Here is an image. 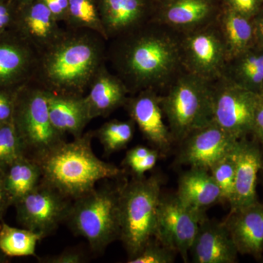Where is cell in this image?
<instances>
[{"label": "cell", "mask_w": 263, "mask_h": 263, "mask_svg": "<svg viewBox=\"0 0 263 263\" xmlns=\"http://www.w3.org/2000/svg\"><path fill=\"white\" fill-rule=\"evenodd\" d=\"M107 60L130 95L165 89L183 70L181 34L150 21L111 40Z\"/></svg>", "instance_id": "obj_1"}, {"label": "cell", "mask_w": 263, "mask_h": 263, "mask_svg": "<svg viewBox=\"0 0 263 263\" xmlns=\"http://www.w3.org/2000/svg\"><path fill=\"white\" fill-rule=\"evenodd\" d=\"M107 42L87 29H64L56 42L40 53L33 80L50 92L85 96L106 63Z\"/></svg>", "instance_id": "obj_2"}, {"label": "cell", "mask_w": 263, "mask_h": 263, "mask_svg": "<svg viewBox=\"0 0 263 263\" xmlns=\"http://www.w3.org/2000/svg\"><path fill=\"white\" fill-rule=\"evenodd\" d=\"M93 131L64 142L38 161L41 181L72 200L95 190L101 180L115 179L123 171L99 159L91 148Z\"/></svg>", "instance_id": "obj_3"}, {"label": "cell", "mask_w": 263, "mask_h": 263, "mask_svg": "<svg viewBox=\"0 0 263 263\" xmlns=\"http://www.w3.org/2000/svg\"><path fill=\"white\" fill-rule=\"evenodd\" d=\"M161 195L160 178L136 177L120 187V238L128 259L155 238Z\"/></svg>", "instance_id": "obj_4"}, {"label": "cell", "mask_w": 263, "mask_h": 263, "mask_svg": "<svg viewBox=\"0 0 263 263\" xmlns=\"http://www.w3.org/2000/svg\"><path fill=\"white\" fill-rule=\"evenodd\" d=\"M165 89L161 105L174 141L212 122V82L183 70Z\"/></svg>", "instance_id": "obj_5"}, {"label": "cell", "mask_w": 263, "mask_h": 263, "mask_svg": "<svg viewBox=\"0 0 263 263\" xmlns=\"http://www.w3.org/2000/svg\"><path fill=\"white\" fill-rule=\"evenodd\" d=\"M13 122L24 156L37 162L65 141L51 122L47 91L34 80L17 90Z\"/></svg>", "instance_id": "obj_6"}, {"label": "cell", "mask_w": 263, "mask_h": 263, "mask_svg": "<svg viewBox=\"0 0 263 263\" xmlns=\"http://www.w3.org/2000/svg\"><path fill=\"white\" fill-rule=\"evenodd\" d=\"M120 188H95L74 200L67 221L91 249L101 252L120 236Z\"/></svg>", "instance_id": "obj_7"}, {"label": "cell", "mask_w": 263, "mask_h": 263, "mask_svg": "<svg viewBox=\"0 0 263 263\" xmlns=\"http://www.w3.org/2000/svg\"><path fill=\"white\" fill-rule=\"evenodd\" d=\"M213 121L235 140L251 136L259 95L224 76L212 82Z\"/></svg>", "instance_id": "obj_8"}, {"label": "cell", "mask_w": 263, "mask_h": 263, "mask_svg": "<svg viewBox=\"0 0 263 263\" xmlns=\"http://www.w3.org/2000/svg\"><path fill=\"white\" fill-rule=\"evenodd\" d=\"M180 34L183 70L209 82L223 76L229 57L216 22Z\"/></svg>", "instance_id": "obj_9"}, {"label": "cell", "mask_w": 263, "mask_h": 263, "mask_svg": "<svg viewBox=\"0 0 263 263\" xmlns=\"http://www.w3.org/2000/svg\"><path fill=\"white\" fill-rule=\"evenodd\" d=\"M206 218L204 211L189 206L177 195H161L157 212L155 238L188 260L200 223Z\"/></svg>", "instance_id": "obj_10"}, {"label": "cell", "mask_w": 263, "mask_h": 263, "mask_svg": "<svg viewBox=\"0 0 263 263\" xmlns=\"http://www.w3.org/2000/svg\"><path fill=\"white\" fill-rule=\"evenodd\" d=\"M72 203L71 199L41 181L13 206L17 221L22 228L46 238L67 220Z\"/></svg>", "instance_id": "obj_11"}, {"label": "cell", "mask_w": 263, "mask_h": 263, "mask_svg": "<svg viewBox=\"0 0 263 263\" xmlns=\"http://www.w3.org/2000/svg\"><path fill=\"white\" fill-rule=\"evenodd\" d=\"M152 22L183 34L214 23L221 0H155Z\"/></svg>", "instance_id": "obj_12"}, {"label": "cell", "mask_w": 263, "mask_h": 263, "mask_svg": "<svg viewBox=\"0 0 263 263\" xmlns=\"http://www.w3.org/2000/svg\"><path fill=\"white\" fill-rule=\"evenodd\" d=\"M39 53L10 29L0 34V89L17 91L33 80Z\"/></svg>", "instance_id": "obj_13"}, {"label": "cell", "mask_w": 263, "mask_h": 263, "mask_svg": "<svg viewBox=\"0 0 263 263\" xmlns=\"http://www.w3.org/2000/svg\"><path fill=\"white\" fill-rule=\"evenodd\" d=\"M126 103L128 114L138 126L145 139L159 152L165 153L174 141L168 126L164 122L161 96L153 89L131 95Z\"/></svg>", "instance_id": "obj_14"}, {"label": "cell", "mask_w": 263, "mask_h": 263, "mask_svg": "<svg viewBox=\"0 0 263 263\" xmlns=\"http://www.w3.org/2000/svg\"><path fill=\"white\" fill-rule=\"evenodd\" d=\"M238 141L212 121L183 140L180 162L209 171L213 164L234 148Z\"/></svg>", "instance_id": "obj_15"}, {"label": "cell", "mask_w": 263, "mask_h": 263, "mask_svg": "<svg viewBox=\"0 0 263 263\" xmlns=\"http://www.w3.org/2000/svg\"><path fill=\"white\" fill-rule=\"evenodd\" d=\"M12 29L40 54L56 42L65 29L41 0H32L18 7Z\"/></svg>", "instance_id": "obj_16"}, {"label": "cell", "mask_w": 263, "mask_h": 263, "mask_svg": "<svg viewBox=\"0 0 263 263\" xmlns=\"http://www.w3.org/2000/svg\"><path fill=\"white\" fill-rule=\"evenodd\" d=\"M100 17L108 41L152 20L155 0H98Z\"/></svg>", "instance_id": "obj_17"}, {"label": "cell", "mask_w": 263, "mask_h": 263, "mask_svg": "<svg viewBox=\"0 0 263 263\" xmlns=\"http://www.w3.org/2000/svg\"><path fill=\"white\" fill-rule=\"evenodd\" d=\"M262 146L252 138H242L236 146L234 191L230 211L258 201L257 182L262 167Z\"/></svg>", "instance_id": "obj_18"}, {"label": "cell", "mask_w": 263, "mask_h": 263, "mask_svg": "<svg viewBox=\"0 0 263 263\" xmlns=\"http://www.w3.org/2000/svg\"><path fill=\"white\" fill-rule=\"evenodd\" d=\"M238 253L257 259L263 254V202L230 211L223 221Z\"/></svg>", "instance_id": "obj_19"}, {"label": "cell", "mask_w": 263, "mask_h": 263, "mask_svg": "<svg viewBox=\"0 0 263 263\" xmlns=\"http://www.w3.org/2000/svg\"><path fill=\"white\" fill-rule=\"evenodd\" d=\"M190 254L195 263H234L239 253L224 222L205 218L199 226Z\"/></svg>", "instance_id": "obj_20"}, {"label": "cell", "mask_w": 263, "mask_h": 263, "mask_svg": "<svg viewBox=\"0 0 263 263\" xmlns=\"http://www.w3.org/2000/svg\"><path fill=\"white\" fill-rule=\"evenodd\" d=\"M129 95L122 79L110 72L106 63L104 64L91 81L88 94L84 96L91 120L108 117L114 110L124 106Z\"/></svg>", "instance_id": "obj_21"}, {"label": "cell", "mask_w": 263, "mask_h": 263, "mask_svg": "<svg viewBox=\"0 0 263 263\" xmlns=\"http://www.w3.org/2000/svg\"><path fill=\"white\" fill-rule=\"evenodd\" d=\"M48 107L53 127L62 136L78 138L91 120L84 96L56 94L47 91Z\"/></svg>", "instance_id": "obj_22"}, {"label": "cell", "mask_w": 263, "mask_h": 263, "mask_svg": "<svg viewBox=\"0 0 263 263\" xmlns=\"http://www.w3.org/2000/svg\"><path fill=\"white\" fill-rule=\"evenodd\" d=\"M176 195L183 203L204 211L223 202L219 188L209 170L191 167L180 176Z\"/></svg>", "instance_id": "obj_23"}, {"label": "cell", "mask_w": 263, "mask_h": 263, "mask_svg": "<svg viewBox=\"0 0 263 263\" xmlns=\"http://www.w3.org/2000/svg\"><path fill=\"white\" fill-rule=\"evenodd\" d=\"M223 76L259 95L263 86V48L254 44L230 59Z\"/></svg>", "instance_id": "obj_24"}, {"label": "cell", "mask_w": 263, "mask_h": 263, "mask_svg": "<svg viewBox=\"0 0 263 263\" xmlns=\"http://www.w3.org/2000/svg\"><path fill=\"white\" fill-rule=\"evenodd\" d=\"M216 23L224 40L229 60L255 44L252 18L222 5Z\"/></svg>", "instance_id": "obj_25"}, {"label": "cell", "mask_w": 263, "mask_h": 263, "mask_svg": "<svg viewBox=\"0 0 263 263\" xmlns=\"http://www.w3.org/2000/svg\"><path fill=\"white\" fill-rule=\"evenodd\" d=\"M3 172L12 205L37 187L42 178L38 162L26 157L15 161Z\"/></svg>", "instance_id": "obj_26"}, {"label": "cell", "mask_w": 263, "mask_h": 263, "mask_svg": "<svg viewBox=\"0 0 263 263\" xmlns=\"http://www.w3.org/2000/svg\"><path fill=\"white\" fill-rule=\"evenodd\" d=\"M43 238L39 233L0 222V250L8 257L35 256L37 242Z\"/></svg>", "instance_id": "obj_27"}, {"label": "cell", "mask_w": 263, "mask_h": 263, "mask_svg": "<svg viewBox=\"0 0 263 263\" xmlns=\"http://www.w3.org/2000/svg\"><path fill=\"white\" fill-rule=\"evenodd\" d=\"M66 28L87 29L98 33L108 42L103 27L98 0H69Z\"/></svg>", "instance_id": "obj_28"}, {"label": "cell", "mask_w": 263, "mask_h": 263, "mask_svg": "<svg viewBox=\"0 0 263 263\" xmlns=\"http://www.w3.org/2000/svg\"><path fill=\"white\" fill-rule=\"evenodd\" d=\"M135 124L132 119L120 121L117 119L104 123L98 130L95 131L106 155L123 149L129 144L134 136Z\"/></svg>", "instance_id": "obj_29"}, {"label": "cell", "mask_w": 263, "mask_h": 263, "mask_svg": "<svg viewBox=\"0 0 263 263\" xmlns=\"http://www.w3.org/2000/svg\"><path fill=\"white\" fill-rule=\"evenodd\" d=\"M237 143L233 149L223 156L209 169L213 179L220 190L223 201L229 204L234 191Z\"/></svg>", "instance_id": "obj_30"}, {"label": "cell", "mask_w": 263, "mask_h": 263, "mask_svg": "<svg viewBox=\"0 0 263 263\" xmlns=\"http://www.w3.org/2000/svg\"><path fill=\"white\" fill-rule=\"evenodd\" d=\"M25 157L13 122L0 123V171Z\"/></svg>", "instance_id": "obj_31"}, {"label": "cell", "mask_w": 263, "mask_h": 263, "mask_svg": "<svg viewBox=\"0 0 263 263\" xmlns=\"http://www.w3.org/2000/svg\"><path fill=\"white\" fill-rule=\"evenodd\" d=\"M176 252L153 238L139 253L128 259L129 263H171L175 260Z\"/></svg>", "instance_id": "obj_32"}, {"label": "cell", "mask_w": 263, "mask_h": 263, "mask_svg": "<svg viewBox=\"0 0 263 263\" xmlns=\"http://www.w3.org/2000/svg\"><path fill=\"white\" fill-rule=\"evenodd\" d=\"M223 6L252 18L263 7V0H221Z\"/></svg>", "instance_id": "obj_33"}, {"label": "cell", "mask_w": 263, "mask_h": 263, "mask_svg": "<svg viewBox=\"0 0 263 263\" xmlns=\"http://www.w3.org/2000/svg\"><path fill=\"white\" fill-rule=\"evenodd\" d=\"M17 8L12 0H0V34L13 29Z\"/></svg>", "instance_id": "obj_34"}, {"label": "cell", "mask_w": 263, "mask_h": 263, "mask_svg": "<svg viewBox=\"0 0 263 263\" xmlns=\"http://www.w3.org/2000/svg\"><path fill=\"white\" fill-rule=\"evenodd\" d=\"M16 91L0 89V123L13 122Z\"/></svg>", "instance_id": "obj_35"}, {"label": "cell", "mask_w": 263, "mask_h": 263, "mask_svg": "<svg viewBox=\"0 0 263 263\" xmlns=\"http://www.w3.org/2000/svg\"><path fill=\"white\" fill-rule=\"evenodd\" d=\"M159 158V151L152 149L150 153L139 162L129 167L136 177H143L145 173L155 167Z\"/></svg>", "instance_id": "obj_36"}, {"label": "cell", "mask_w": 263, "mask_h": 263, "mask_svg": "<svg viewBox=\"0 0 263 263\" xmlns=\"http://www.w3.org/2000/svg\"><path fill=\"white\" fill-rule=\"evenodd\" d=\"M46 263H81L84 261L83 254L76 250H66L57 255L40 259Z\"/></svg>", "instance_id": "obj_37"}, {"label": "cell", "mask_w": 263, "mask_h": 263, "mask_svg": "<svg viewBox=\"0 0 263 263\" xmlns=\"http://www.w3.org/2000/svg\"><path fill=\"white\" fill-rule=\"evenodd\" d=\"M59 22L65 23L68 10L69 0H41Z\"/></svg>", "instance_id": "obj_38"}, {"label": "cell", "mask_w": 263, "mask_h": 263, "mask_svg": "<svg viewBox=\"0 0 263 263\" xmlns=\"http://www.w3.org/2000/svg\"><path fill=\"white\" fill-rule=\"evenodd\" d=\"M251 136L263 146V99L259 96V101L254 116L253 127Z\"/></svg>", "instance_id": "obj_39"}, {"label": "cell", "mask_w": 263, "mask_h": 263, "mask_svg": "<svg viewBox=\"0 0 263 263\" xmlns=\"http://www.w3.org/2000/svg\"><path fill=\"white\" fill-rule=\"evenodd\" d=\"M151 148L146 146H138L131 148L126 154L125 158L124 160V164L127 167L139 162L142 159L146 157L150 153Z\"/></svg>", "instance_id": "obj_40"}, {"label": "cell", "mask_w": 263, "mask_h": 263, "mask_svg": "<svg viewBox=\"0 0 263 263\" xmlns=\"http://www.w3.org/2000/svg\"><path fill=\"white\" fill-rule=\"evenodd\" d=\"M11 205L9 195L5 187L3 172L0 171V222L3 221L8 208Z\"/></svg>", "instance_id": "obj_41"}, {"label": "cell", "mask_w": 263, "mask_h": 263, "mask_svg": "<svg viewBox=\"0 0 263 263\" xmlns=\"http://www.w3.org/2000/svg\"><path fill=\"white\" fill-rule=\"evenodd\" d=\"M252 22L254 24L255 44L263 48V7L252 18Z\"/></svg>", "instance_id": "obj_42"}, {"label": "cell", "mask_w": 263, "mask_h": 263, "mask_svg": "<svg viewBox=\"0 0 263 263\" xmlns=\"http://www.w3.org/2000/svg\"><path fill=\"white\" fill-rule=\"evenodd\" d=\"M12 1H13V3L18 7L20 6V5L29 3V2L32 1V0H12Z\"/></svg>", "instance_id": "obj_43"}, {"label": "cell", "mask_w": 263, "mask_h": 263, "mask_svg": "<svg viewBox=\"0 0 263 263\" xmlns=\"http://www.w3.org/2000/svg\"><path fill=\"white\" fill-rule=\"evenodd\" d=\"M8 262V257L0 250V263Z\"/></svg>", "instance_id": "obj_44"}, {"label": "cell", "mask_w": 263, "mask_h": 263, "mask_svg": "<svg viewBox=\"0 0 263 263\" xmlns=\"http://www.w3.org/2000/svg\"><path fill=\"white\" fill-rule=\"evenodd\" d=\"M259 96H260L261 98L263 99V86H262V89H261L260 92H259Z\"/></svg>", "instance_id": "obj_45"}, {"label": "cell", "mask_w": 263, "mask_h": 263, "mask_svg": "<svg viewBox=\"0 0 263 263\" xmlns=\"http://www.w3.org/2000/svg\"><path fill=\"white\" fill-rule=\"evenodd\" d=\"M262 157H263V150H262ZM261 171H262V172L263 173V158H262V169H261Z\"/></svg>", "instance_id": "obj_46"}, {"label": "cell", "mask_w": 263, "mask_h": 263, "mask_svg": "<svg viewBox=\"0 0 263 263\" xmlns=\"http://www.w3.org/2000/svg\"><path fill=\"white\" fill-rule=\"evenodd\" d=\"M262 262H263V254H262Z\"/></svg>", "instance_id": "obj_47"}]
</instances>
